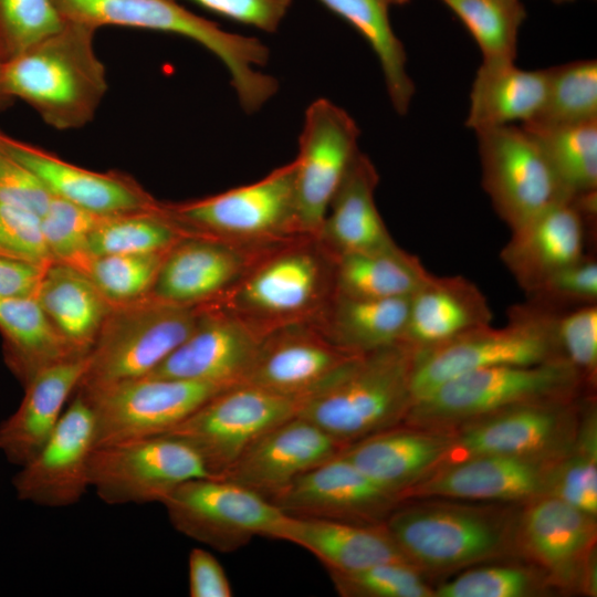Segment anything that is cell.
Returning <instances> with one entry per match:
<instances>
[{
  "instance_id": "cell-1",
  "label": "cell",
  "mask_w": 597,
  "mask_h": 597,
  "mask_svg": "<svg viewBox=\"0 0 597 597\" xmlns=\"http://www.w3.org/2000/svg\"><path fill=\"white\" fill-rule=\"evenodd\" d=\"M521 505L451 499L400 501L384 524L406 561L426 577L515 554Z\"/></svg>"
},
{
  "instance_id": "cell-2",
  "label": "cell",
  "mask_w": 597,
  "mask_h": 597,
  "mask_svg": "<svg viewBox=\"0 0 597 597\" xmlns=\"http://www.w3.org/2000/svg\"><path fill=\"white\" fill-rule=\"evenodd\" d=\"M96 31L65 20L60 30L3 62L7 94L25 102L55 129L88 124L107 91L106 70L94 49Z\"/></svg>"
},
{
  "instance_id": "cell-3",
  "label": "cell",
  "mask_w": 597,
  "mask_h": 597,
  "mask_svg": "<svg viewBox=\"0 0 597 597\" xmlns=\"http://www.w3.org/2000/svg\"><path fill=\"white\" fill-rule=\"evenodd\" d=\"M64 20L139 28L188 38L218 57L229 72L240 106L260 111L277 92L279 81L259 67L270 59L258 38L232 33L180 6L177 0H52Z\"/></svg>"
},
{
  "instance_id": "cell-4",
  "label": "cell",
  "mask_w": 597,
  "mask_h": 597,
  "mask_svg": "<svg viewBox=\"0 0 597 597\" xmlns=\"http://www.w3.org/2000/svg\"><path fill=\"white\" fill-rule=\"evenodd\" d=\"M413 360L402 343L359 354L303 398L297 416L345 447L401 425L412 406Z\"/></svg>"
},
{
  "instance_id": "cell-5",
  "label": "cell",
  "mask_w": 597,
  "mask_h": 597,
  "mask_svg": "<svg viewBox=\"0 0 597 597\" xmlns=\"http://www.w3.org/2000/svg\"><path fill=\"white\" fill-rule=\"evenodd\" d=\"M333 294V256L316 238L300 237L264 249L213 303L264 335L281 326L315 322Z\"/></svg>"
},
{
  "instance_id": "cell-6",
  "label": "cell",
  "mask_w": 597,
  "mask_h": 597,
  "mask_svg": "<svg viewBox=\"0 0 597 597\" xmlns=\"http://www.w3.org/2000/svg\"><path fill=\"white\" fill-rule=\"evenodd\" d=\"M584 395L593 394L564 359L481 368L457 376L415 401L402 423L454 430L515 406Z\"/></svg>"
},
{
  "instance_id": "cell-7",
  "label": "cell",
  "mask_w": 597,
  "mask_h": 597,
  "mask_svg": "<svg viewBox=\"0 0 597 597\" xmlns=\"http://www.w3.org/2000/svg\"><path fill=\"white\" fill-rule=\"evenodd\" d=\"M555 315L526 301L510 307L503 327L490 324L415 353L412 404L439 385L472 370L564 359L555 337Z\"/></svg>"
},
{
  "instance_id": "cell-8",
  "label": "cell",
  "mask_w": 597,
  "mask_h": 597,
  "mask_svg": "<svg viewBox=\"0 0 597 597\" xmlns=\"http://www.w3.org/2000/svg\"><path fill=\"white\" fill-rule=\"evenodd\" d=\"M205 305H178L147 296L113 306L88 354L90 366L78 388L147 376L191 334Z\"/></svg>"
},
{
  "instance_id": "cell-9",
  "label": "cell",
  "mask_w": 597,
  "mask_h": 597,
  "mask_svg": "<svg viewBox=\"0 0 597 597\" xmlns=\"http://www.w3.org/2000/svg\"><path fill=\"white\" fill-rule=\"evenodd\" d=\"M164 209L186 231L244 245L305 237L297 219L294 160L250 185Z\"/></svg>"
},
{
  "instance_id": "cell-10",
  "label": "cell",
  "mask_w": 597,
  "mask_h": 597,
  "mask_svg": "<svg viewBox=\"0 0 597 597\" xmlns=\"http://www.w3.org/2000/svg\"><path fill=\"white\" fill-rule=\"evenodd\" d=\"M596 517L545 494L521 505L516 557L546 576L555 593L597 595Z\"/></svg>"
},
{
  "instance_id": "cell-11",
  "label": "cell",
  "mask_w": 597,
  "mask_h": 597,
  "mask_svg": "<svg viewBox=\"0 0 597 597\" xmlns=\"http://www.w3.org/2000/svg\"><path fill=\"white\" fill-rule=\"evenodd\" d=\"M161 504L179 533L224 553L255 536L276 540L287 515L259 493L211 476L182 483Z\"/></svg>"
},
{
  "instance_id": "cell-12",
  "label": "cell",
  "mask_w": 597,
  "mask_h": 597,
  "mask_svg": "<svg viewBox=\"0 0 597 597\" xmlns=\"http://www.w3.org/2000/svg\"><path fill=\"white\" fill-rule=\"evenodd\" d=\"M209 476L198 452L168 434L95 447L88 461L90 488L108 505L161 504L182 483Z\"/></svg>"
},
{
  "instance_id": "cell-13",
  "label": "cell",
  "mask_w": 597,
  "mask_h": 597,
  "mask_svg": "<svg viewBox=\"0 0 597 597\" xmlns=\"http://www.w3.org/2000/svg\"><path fill=\"white\" fill-rule=\"evenodd\" d=\"M302 400L240 384L218 392L163 434L185 440L210 473L222 478L256 439L296 416Z\"/></svg>"
},
{
  "instance_id": "cell-14",
  "label": "cell",
  "mask_w": 597,
  "mask_h": 597,
  "mask_svg": "<svg viewBox=\"0 0 597 597\" xmlns=\"http://www.w3.org/2000/svg\"><path fill=\"white\" fill-rule=\"evenodd\" d=\"M482 186L512 230L553 205L570 201L535 137L522 125L475 132Z\"/></svg>"
},
{
  "instance_id": "cell-15",
  "label": "cell",
  "mask_w": 597,
  "mask_h": 597,
  "mask_svg": "<svg viewBox=\"0 0 597 597\" xmlns=\"http://www.w3.org/2000/svg\"><path fill=\"white\" fill-rule=\"evenodd\" d=\"M224 389L200 381L140 377L76 390L94 413L95 447H101L163 434Z\"/></svg>"
},
{
  "instance_id": "cell-16",
  "label": "cell",
  "mask_w": 597,
  "mask_h": 597,
  "mask_svg": "<svg viewBox=\"0 0 597 597\" xmlns=\"http://www.w3.org/2000/svg\"><path fill=\"white\" fill-rule=\"evenodd\" d=\"M584 396L515 406L451 430L437 469L484 455L563 459L574 444Z\"/></svg>"
},
{
  "instance_id": "cell-17",
  "label": "cell",
  "mask_w": 597,
  "mask_h": 597,
  "mask_svg": "<svg viewBox=\"0 0 597 597\" xmlns=\"http://www.w3.org/2000/svg\"><path fill=\"white\" fill-rule=\"evenodd\" d=\"M360 129L334 102L322 97L305 111L295 161V197L301 233L316 238L328 207L360 151Z\"/></svg>"
},
{
  "instance_id": "cell-18",
  "label": "cell",
  "mask_w": 597,
  "mask_h": 597,
  "mask_svg": "<svg viewBox=\"0 0 597 597\" xmlns=\"http://www.w3.org/2000/svg\"><path fill=\"white\" fill-rule=\"evenodd\" d=\"M95 442L94 413L76 392L50 438L13 476L17 498L45 507L80 502L90 489L88 461Z\"/></svg>"
},
{
  "instance_id": "cell-19",
  "label": "cell",
  "mask_w": 597,
  "mask_h": 597,
  "mask_svg": "<svg viewBox=\"0 0 597 597\" xmlns=\"http://www.w3.org/2000/svg\"><path fill=\"white\" fill-rule=\"evenodd\" d=\"M562 459L484 455L441 467L400 494L411 499H451L522 505L548 494Z\"/></svg>"
},
{
  "instance_id": "cell-20",
  "label": "cell",
  "mask_w": 597,
  "mask_h": 597,
  "mask_svg": "<svg viewBox=\"0 0 597 597\" xmlns=\"http://www.w3.org/2000/svg\"><path fill=\"white\" fill-rule=\"evenodd\" d=\"M263 335L216 303L203 306L191 334L145 377L175 378L229 388L243 384Z\"/></svg>"
},
{
  "instance_id": "cell-21",
  "label": "cell",
  "mask_w": 597,
  "mask_h": 597,
  "mask_svg": "<svg viewBox=\"0 0 597 597\" xmlns=\"http://www.w3.org/2000/svg\"><path fill=\"white\" fill-rule=\"evenodd\" d=\"M270 501L287 515L362 524L384 523L400 502L339 453Z\"/></svg>"
},
{
  "instance_id": "cell-22",
  "label": "cell",
  "mask_w": 597,
  "mask_h": 597,
  "mask_svg": "<svg viewBox=\"0 0 597 597\" xmlns=\"http://www.w3.org/2000/svg\"><path fill=\"white\" fill-rule=\"evenodd\" d=\"M271 245H244L187 232L165 253L149 296L190 306L217 302Z\"/></svg>"
},
{
  "instance_id": "cell-23",
  "label": "cell",
  "mask_w": 597,
  "mask_h": 597,
  "mask_svg": "<svg viewBox=\"0 0 597 597\" xmlns=\"http://www.w3.org/2000/svg\"><path fill=\"white\" fill-rule=\"evenodd\" d=\"M357 355L334 344L314 322L281 326L263 335L243 384L303 399Z\"/></svg>"
},
{
  "instance_id": "cell-24",
  "label": "cell",
  "mask_w": 597,
  "mask_h": 597,
  "mask_svg": "<svg viewBox=\"0 0 597 597\" xmlns=\"http://www.w3.org/2000/svg\"><path fill=\"white\" fill-rule=\"evenodd\" d=\"M344 448L323 429L296 415L256 439L222 478L271 500Z\"/></svg>"
},
{
  "instance_id": "cell-25",
  "label": "cell",
  "mask_w": 597,
  "mask_h": 597,
  "mask_svg": "<svg viewBox=\"0 0 597 597\" xmlns=\"http://www.w3.org/2000/svg\"><path fill=\"white\" fill-rule=\"evenodd\" d=\"M0 149L30 169L50 192L101 217L158 207L134 180L121 174H102L70 164L0 129Z\"/></svg>"
},
{
  "instance_id": "cell-26",
  "label": "cell",
  "mask_w": 597,
  "mask_h": 597,
  "mask_svg": "<svg viewBox=\"0 0 597 597\" xmlns=\"http://www.w3.org/2000/svg\"><path fill=\"white\" fill-rule=\"evenodd\" d=\"M591 229L572 201L558 202L512 230L500 256L526 294L585 256Z\"/></svg>"
},
{
  "instance_id": "cell-27",
  "label": "cell",
  "mask_w": 597,
  "mask_h": 597,
  "mask_svg": "<svg viewBox=\"0 0 597 597\" xmlns=\"http://www.w3.org/2000/svg\"><path fill=\"white\" fill-rule=\"evenodd\" d=\"M88 366V354L64 359L41 368L24 385L20 406L0 423V452L9 462L21 467L38 453Z\"/></svg>"
},
{
  "instance_id": "cell-28",
  "label": "cell",
  "mask_w": 597,
  "mask_h": 597,
  "mask_svg": "<svg viewBox=\"0 0 597 597\" xmlns=\"http://www.w3.org/2000/svg\"><path fill=\"white\" fill-rule=\"evenodd\" d=\"M451 430L398 425L346 446L339 454L400 501V494L437 469Z\"/></svg>"
},
{
  "instance_id": "cell-29",
  "label": "cell",
  "mask_w": 597,
  "mask_h": 597,
  "mask_svg": "<svg viewBox=\"0 0 597 597\" xmlns=\"http://www.w3.org/2000/svg\"><path fill=\"white\" fill-rule=\"evenodd\" d=\"M492 318L486 296L473 282L430 273L409 296L402 344L415 353L425 352L490 325Z\"/></svg>"
},
{
  "instance_id": "cell-30",
  "label": "cell",
  "mask_w": 597,
  "mask_h": 597,
  "mask_svg": "<svg viewBox=\"0 0 597 597\" xmlns=\"http://www.w3.org/2000/svg\"><path fill=\"white\" fill-rule=\"evenodd\" d=\"M379 175L359 151L336 191L317 241L333 256L396 245L375 202Z\"/></svg>"
},
{
  "instance_id": "cell-31",
  "label": "cell",
  "mask_w": 597,
  "mask_h": 597,
  "mask_svg": "<svg viewBox=\"0 0 597 597\" xmlns=\"http://www.w3.org/2000/svg\"><path fill=\"white\" fill-rule=\"evenodd\" d=\"M276 540L308 551L328 572L407 562L384 523L362 524L286 515Z\"/></svg>"
},
{
  "instance_id": "cell-32",
  "label": "cell",
  "mask_w": 597,
  "mask_h": 597,
  "mask_svg": "<svg viewBox=\"0 0 597 597\" xmlns=\"http://www.w3.org/2000/svg\"><path fill=\"white\" fill-rule=\"evenodd\" d=\"M548 67L520 69L515 61L482 62L470 90L465 125L478 132L534 119L544 103Z\"/></svg>"
},
{
  "instance_id": "cell-33",
  "label": "cell",
  "mask_w": 597,
  "mask_h": 597,
  "mask_svg": "<svg viewBox=\"0 0 597 597\" xmlns=\"http://www.w3.org/2000/svg\"><path fill=\"white\" fill-rule=\"evenodd\" d=\"M34 297L56 332L81 356L90 354L113 308L81 270L59 261L48 265Z\"/></svg>"
},
{
  "instance_id": "cell-34",
  "label": "cell",
  "mask_w": 597,
  "mask_h": 597,
  "mask_svg": "<svg viewBox=\"0 0 597 597\" xmlns=\"http://www.w3.org/2000/svg\"><path fill=\"white\" fill-rule=\"evenodd\" d=\"M409 297L370 298L333 294L314 322L337 346L365 354L402 343Z\"/></svg>"
},
{
  "instance_id": "cell-35",
  "label": "cell",
  "mask_w": 597,
  "mask_h": 597,
  "mask_svg": "<svg viewBox=\"0 0 597 597\" xmlns=\"http://www.w3.org/2000/svg\"><path fill=\"white\" fill-rule=\"evenodd\" d=\"M0 332L6 363L23 386L41 368L81 356L56 332L35 297L0 296Z\"/></svg>"
},
{
  "instance_id": "cell-36",
  "label": "cell",
  "mask_w": 597,
  "mask_h": 597,
  "mask_svg": "<svg viewBox=\"0 0 597 597\" xmlns=\"http://www.w3.org/2000/svg\"><path fill=\"white\" fill-rule=\"evenodd\" d=\"M334 259V293L354 297H409L430 275L418 256L399 245Z\"/></svg>"
},
{
  "instance_id": "cell-37",
  "label": "cell",
  "mask_w": 597,
  "mask_h": 597,
  "mask_svg": "<svg viewBox=\"0 0 597 597\" xmlns=\"http://www.w3.org/2000/svg\"><path fill=\"white\" fill-rule=\"evenodd\" d=\"M349 23L369 44L383 71L389 101L399 115L409 111L416 85L407 71V53L390 18L391 0H318Z\"/></svg>"
},
{
  "instance_id": "cell-38",
  "label": "cell",
  "mask_w": 597,
  "mask_h": 597,
  "mask_svg": "<svg viewBox=\"0 0 597 597\" xmlns=\"http://www.w3.org/2000/svg\"><path fill=\"white\" fill-rule=\"evenodd\" d=\"M186 234L160 205L102 217L88 235L85 256L165 253Z\"/></svg>"
},
{
  "instance_id": "cell-39",
  "label": "cell",
  "mask_w": 597,
  "mask_h": 597,
  "mask_svg": "<svg viewBox=\"0 0 597 597\" xmlns=\"http://www.w3.org/2000/svg\"><path fill=\"white\" fill-rule=\"evenodd\" d=\"M522 126L538 142L570 199L597 190V119L553 127Z\"/></svg>"
},
{
  "instance_id": "cell-40",
  "label": "cell",
  "mask_w": 597,
  "mask_h": 597,
  "mask_svg": "<svg viewBox=\"0 0 597 597\" xmlns=\"http://www.w3.org/2000/svg\"><path fill=\"white\" fill-rule=\"evenodd\" d=\"M548 494L597 517V409L594 395L582 399L574 444L558 462Z\"/></svg>"
},
{
  "instance_id": "cell-41",
  "label": "cell",
  "mask_w": 597,
  "mask_h": 597,
  "mask_svg": "<svg viewBox=\"0 0 597 597\" xmlns=\"http://www.w3.org/2000/svg\"><path fill=\"white\" fill-rule=\"evenodd\" d=\"M597 119V61L576 60L548 67V85L533 127L573 125Z\"/></svg>"
},
{
  "instance_id": "cell-42",
  "label": "cell",
  "mask_w": 597,
  "mask_h": 597,
  "mask_svg": "<svg viewBox=\"0 0 597 597\" xmlns=\"http://www.w3.org/2000/svg\"><path fill=\"white\" fill-rule=\"evenodd\" d=\"M464 24L482 62L515 61L526 11L521 0H441Z\"/></svg>"
},
{
  "instance_id": "cell-43",
  "label": "cell",
  "mask_w": 597,
  "mask_h": 597,
  "mask_svg": "<svg viewBox=\"0 0 597 597\" xmlns=\"http://www.w3.org/2000/svg\"><path fill=\"white\" fill-rule=\"evenodd\" d=\"M555 590L534 565L501 563L467 568L434 589V597H538Z\"/></svg>"
},
{
  "instance_id": "cell-44",
  "label": "cell",
  "mask_w": 597,
  "mask_h": 597,
  "mask_svg": "<svg viewBox=\"0 0 597 597\" xmlns=\"http://www.w3.org/2000/svg\"><path fill=\"white\" fill-rule=\"evenodd\" d=\"M165 253L85 256L73 266L112 306H117L150 295Z\"/></svg>"
},
{
  "instance_id": "cell-45",
  "label": "cell",
  "mask_w": 597,
  "mask_h": 597,
  "mask_svg": "<svg viewBox=\"0 0 597 597\" xmlns=\"http://www.w3.org/2000/svg\"><path fill=\"white\" fill-rule=\"evenodd\" d=\"M343 597H434L426 576L407 562H387L347 572H328Z\"/></svg>"
},
{
  "instance_id": "cell-46",
  "label": "cell",
  "mask_w": 597,
  "mask_h": 597,
  "mask_svg": "<svg viewBox=\"0 0 597 597\" xmlns=\"http://www.w3.org/2000/svg\"><path fill=\"white\" fill-rule=\"evenodd\" d=\"M64 23L52 0H0V60H11Z\"/></svg>"
},
{
  "instance_id": "cell-47",
  "label": "cell",
  "mask_w": 597,
  "mask_h": 597,
  "mask_svg": "<svg viewBox=\"0 0 597 597\" xmlns=\"http://www.w3.org/2000/svg\"><path fill=\"white\" fill-rule=\"evenodd\" d=\"M554 331L562 357L593 394L597 384V304L556 313Z\"/></svg>"
},
{
  "instance_id": "cell-48",
  "label": "cell",
  "mask_w": 597,
  "mask_h": 597,
  "mask_svg": "<svg viewBox=\"0 0 597 597\" xmlns=\"http://www.w3.org/2000/svg\"><path fill=\"white\" fill-rule=\"evenodd\" d=\"M101 218L53 196L41 217L43 235L53 260L71 265L81 261L85 256L88 235Z\"/></svg>"
},
{
  "instance_id": "cell-49",
  "label": "cell",
  "mask_w": 597,
  "mask_h": 597,
  "mask_svg": "<svg viewBox=\"0 0 597 597\" xmlns=\"http://www.w3.org/2000/svg\"><path fill=\"white\" fill-rule=\"evenodd\" d=\"M526 296L527 302L555 313L597 304L596 259L586 254L552 274Z\"/></svg>"
},
{
  "instance_id": "cell-50",
  "label": "cell",
  "mask_w": 597,
  "mask_h": 597,
  "mask_svg": "<svg viewBox=\"0 0 597 597\" xmlns=\"http://www.w3.org/2000/svg\"><path fill=\"white\" fill-rule=\"evenodd\" d=\"M0 250L44 265L54 261L43 235L41 217L1 202Z\"/></svg>"
},
{
  "instance_id": "cell-51",
  "label": "cell",
  "mask_w": 597,
  "mask_h": 597,
  "mask_svg": "<svg viewBox=\"0 0 597 597\" xmlns=\"http://www.w3.org/2000/svg\"><path fill=\"white\" fill-rule=\"evenodd\" d=\"M53 195L25 166L0 149V202L29 210L40 217Z\"/></svg>"
},
{
  "instance_id": "cell-52",
  "label": "cell",
  "mask_w": 597,
  "mask_h": 597,
  "mask_svg": "<svg viewBox=\"0 0 597 597\" xmlns=\"http://www.w3.org/2000/svg\"><path fill=\"white\" fill-rule=\"evenodd\" d=\"M235 22L273 33L281 25L293 0H192Z\"/></svg>"
},
{
  "instance_id": "cell-53",
  "label": "cell",
  "mask_w": 597,
  "mask_h": 597,
  "mask_svg": "<svg viewBox=\"0 0 597 597\" xmlns=\"http://www.w3.org/2000/svg\"><path fill=\"white\" fill-rule=\"evenodd\" d=\"M190 597H231L229 578L220 562L205 548H193L188 557Z\"/></svg>"
},
{
  "instance_id": "cell-54",
  "label": "cell",
  "mask_w": 597,
  "mask_h": 597,
  "mask_svg": "<svg viewBox=\"0 0 597 597\" xmlns=\"http://www.w3.org/2000/svg\"><path fill=\"white\" fill-rule=\"evenodd\" d=\"M46 268L0 250V296L34 297Z\"/></svg>"
},
{
  "instance_id": "cell-55",
  "label": "cell",
  "mask_w": 597,
  "mask_h": 597,
  "mask_svg": "<svg viewBox=\"0 0 597 597\" xmlns=\"http://www.w3.org/2000/svg\"><path fill=\"white\" fill-rule=\"evenodd\" d=\"M2 64L3 62L0 60V111H3L11 106L13 103V98L7 94L4 91L3 84H2Z\"/></svg>"
},
{
  "instance_id": "cell-56",
  "label": "cell",
  "mask_w": 597,
  "mask_h": 597,
  "mask_svg": "<svg viewBox=\"0 0 597 597\" xmlns=\"http://www.w3.org/2000/svg\"><path fill=\"white\" fill-rule=\"evenodd\" d=\"M409 1L411 0H391V3L401 6L408 3Z\"/></svg>"
},
{
  "instance_id": "cell-57",
  "label": "cell",
  "mask_w": 597,
  "mask_h": 597,
  "mask_svg": "<svg viewBox=\"0 0 597 597\" xmlns=\"http://www.w3.org/2000/svg\"><path fill=\"white\" fill-rule=\"evenodd\" d=\"M554 2L556 3H563V2H568V1H573V0H553Z\"/></svg>"
}]
</instances>
